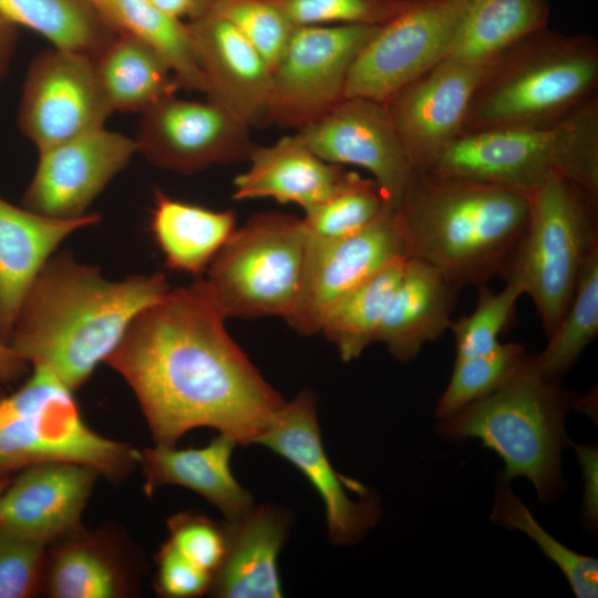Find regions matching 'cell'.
Listing matches in <instances>:
<instances>
[{
  "instance_id": "1",
  "label": "cell",
  "mask_w": 598,
  "mask_h": 598,
  "mask_svg": "<svg viewBox=\"0 0 598 598\" xmlns=\"http://www.w3.org/2000/svg\"><path fill=\"white\" fill-rule=\"evenodd\" d=\"M202 279L142 310L106 359L133 390L157 445L212 427L256 444L286 403L225 328Z\"/></svg>"
},
{
  "instance_id": "2",
  "label": "cell",
  "mask_w": 598,
  "mask_h": 598,
  "mask_svg": "<svg viewBox=\"0 0 598 598\" xmlns=\"http://www.w3.org/2000/svg\"><path fill=\"white\" fill-rule=\"evenodd\" d=\"M168 290L161 272L109 280L63 250L33 280L8 343L30 368L51 372L75 392L115 350L133 319Z\"/></svg>"
},
{
  "instance_id": "3",
  "label": "cell",
  "mask_w": 598,
  "mask_h": 598,
  "mask_svg": "<svg viewBox=\"0 0 598 598\" xmlns=\"http://www.w3.org/2000/svg\"><path fill=\"white\" fill-rule=\"evenodd\" d=\"M408 258L441 270L460 289L503 274L529 216L528 196L414 171L394 208Z\"/></svg>"
},
{
  "instance_id": "4",
  "label": "cell",
  "mask_w": 598,
  "mask_h": 598,
  "mask_svg": "<svg viewBox=\"0 0 598 598\" xmlns=\"http://www.w3.org/2000/svg\"><path fill=\"white\" fill-rule=\"evenodd\" d=\"M597 87L596 39L547 27L486 68L463 133L557 123L596 99Z\"/></svg>"
},
{
  "instance_id": "5",
  "label": "cell",
  "mask_w": 598,
  "mask_h": 598,
  "mask_svg": "<svg viewBox=\"0 0 598 598\" xmlns=\"http://www.w3.org/2000/svg\"><path fill=\"white\" fill-rule=\"evenodd\" d=\"M526 354L516 371L494 392L441 421L452 439L474 437L503 461L502 478H527L539 499L554 496L561 483V454L569 445L565 417L579 405Z\"/></svg>"
},
{
  "instance_id": "6",
  "label": "cell",
  "mask_w": 598,
  "mask_h": 598,
  "mask_svg": "<svg viewBox=\"0 0 598 598\" xmlns=\"http://www.w3.org/2000/svg\"><path fill=\"white\" fill-rule=\"evenodd\" d=\"M424 171L526 196L567 178L598 195V97L550 125L464 132Z\"/></svg>"
},
{
  "instance_id": "7",
  "label": "cell",
  "mask_w": 598,
  "mask_h": 598,
  "mask_svg": "<svg viewBox=\"0 0 598 598\" xmlns=\"http://www.w3.org/2000/svg\"><path fill=\"white\" fill-rule=\"evenodd\" d=\"M31 370L20 388L0 391V482L48 461L87 465L112 483L126 478L138 465L140 451L93 431L73 391L51 372Z\"/></svg>"
},
{
  "instance_id": "8",
  "label": "cell",
  "mask_w": 598,
  "mask_h": 598,
  "mask_svg": "<svg viewBox=\"0 0 598 598\" xmlns=\"http://www.w3.org/2000/svg\"><path fill=\"white\" fill-rule=\"evenodd\" d=\"M528 198V220L503 275L523 285L549 336L571 302L586 259L598 248V195L554 178Z\"/></svg>"
},
{
  "instance_id": "9",
  "label": "cell",
  "mask_w": 598,
  "mask_h": 598,
  "mask_svg": "<svg viewBox=\"0 0 598 598\" xmlns=\"http://www.w3.org/2000/svg\"><path fill=\"white\" fill-rule=\"evenodd\" d=\"M306 245L302 219L278 212L256 214L235 228L202 280L226 319L287 320L300 293Z\"/></svg>"
},
{
  "instance_id": "10",
  "label": "cell",
  "mask_w": 598,
  "mask_h": 598,
  "mask_svg": "<svg viewBox=\"0 0 598 598\" xmlns=\"http://www.w3.org/2000/svg\"><path fill=\"white\" fill-rule=\"evenodd\" d=\"M378 27H296L271 70L261 125L299 130L342 101L349 71Z\"/></svg>"
},
{
  "instance_id": "11",
  "label": "cell",
  "mask_w": 598,
  "mask_h": 598,
  "mask_svg": "<svg viewBox=\"0 0 598 598\" xmlns=\"http://www.w3.org/2000/svg\"><path fill=\"white\" fill-rule=\"evenodd\" d=\"M456 0H412L380 24L357 55L344 97L381 103L448 55L456 27Z\"/></svg>"
},
{
  "instance_id": "12",
  "label": "cell",
  "mask_w": 598,
  "mask_h": 598,
  "mask_svg": "<svg viewBox=\"0 0 598 598\" xmlns=\"http://www.w3.org/2000/svg\"><path fill=\"white\" fill-rule=\"evenodd\" d=\"M256 444L287 460L309 481L323 502L333 544L352 545L375 524L378 497L359 481L339 474L324 452L311 391L286 402Z\"/></svg>"
},
{
  "instance_id": "13",
  "label": "cell",
  "mask_w": 598,
  "mask_h": 598,
  "mask_svg": "<svg viewBox=\"0 0 598 598\" xmlns=\"http://www.w3.org/2000/svg\"><path fill=\"white\" fill-rule=\"evenodd\" d=\"M112 113L92 58L53 47L32 60L18 124L39 152L104 127Z\"/></svg>"
},
{
  "instance_id": "14",
  "label": "cell",
  "mask_w": 598,
  "mask_h": 598,
  "mask_svg": "<svg viewBox=\"0 0 598 598\" xmlns=\"http://www.w3.org/2000/svg\"><path fill=\"white\" fill-rule=\"evenodd\" d=\"M134 141L150 163L181 174L245 161L255 145L250 126L220 104L175 94L142 112Z\"/></svg>"
},
{
  "instance_id": "15",
  "label": "cell",
  "mask_w": 598,
  "mask_h": 598,
  "mask_svg": "<svg viewBox=\"0 0 598 598\" xmlns=\"http://www.w3.org/2000/svg\"><path fill=\"white\" fill-rule=\"evenodd\" d=\"M398 257L408 255L391 206L349 237L316 240L307 235L301 289L286 322L302 336L320 333L326 315L342 297Z\"/></svg>"
},
{
  "instance_id": "16",
  "label": "cell",
  "mask_w": 598,
  "mask_h": 598,
  "mask_svg": "<svg viewBox=\"0 0 598 598\" xmlns=\"http://www.w3.org/2000/svg\"><path fill=\"white\" fill-rule=\"evenodd\" d=\"M297 134L321 159L368 171L395 208L414 169L384 103L344 97Z\"/></svg>"
},
{
  "instance_id": "17",
  "label": "cell",
  "mask_w": 598,
  "mask_h": 598,
  "mask_svg": "<svg viewBox=\"0 0 598 598\" xmlns=\"http://www.w3.org/2000/svg\"><path fill=\"white\" fill-rule=\"evenodd\" d=\"M136 152L134 138L105 127L41 151L23 207L53 218L82 217Z\"/></svg>"
},
{
  "instance_id": "18",
  "label": "cell",
  "mask_w": 598,
  "mask_h": 598,
  "mask_svg": "<svg viewBox=\"0 0 598 598\" xmlns=\"http://www.w3.org/2000/svg\"><path fill=\"white\" fill-rule=\"evenodd\" d=\"M486 68L445 58L384 104L414 171H424L457 138Z\"/></svg>"
},
{
  "instance_id": "19",
  "label": "cell",
  "mask_w": 598,
  "mask_h": 598,
  "mask_svg": "<svg viewBox=\"0 0 598 598\" xmlns=\"http://www.w3.org/2000/svg\"><path fill=\"white\" fill-rule=\"evenodd\" d=\"M100 474L74 462L30 465L0 495V523L50 545L81 526V516Z\"/></svg>"
},
{
  "instance_id": "20",
  "label": "cell",
  "mask_w": 598,
  "mask_h": 598,
  "mask_svg": "<svg viewBox=\"0 0 598 598\" xmlns=\"http://www.w3.org/2000/svg\"><path fill=\"white\" fill-rule=\"evenodd\" d=\"M207 99L249 126L261 125L271 91V68L226 20L203 13L188 24Z\"/></svg>"
},
{
  "instance_id": "21",
  "label": "cell",
  "mask_w": 598,
  "mask_h": 598,
  "mask_svg": "<svg viewBox=\"0 0 598 598\" xmlns=\"http://www.w3.org/2000/svg\"><path fill=\"white\" fill-rule=\"evenodd\" d=\"M101 220L45 216L0 197V337L8 342L21 303L41 268L72 233Z\"/></svg>"
},
{
  "instance_id": "22",
  "label": "cell",
  "mask_w": 598,
  "mask_h": 598,
  "mask_svg": "<svg viewBox=\"0 0 598 598\" xmlns=\"http://www.w3.org/2000/svg\"><path fill=\"white\" fill-rule=\"evenodd\" d=\"M247 161V169L233 182L235 200L272 198L303 210L329 198L348 173L317 156L297 133L254 145Z\"/></svg>"
},
{
  "instance_id": "23",
  "label": "cell",
  "mask_w": 598,
  "mask_h": 598,
  "mask_svg": "<svg viewBox=\"0 0 598 598\" xmlns=\"http://www.w3.org/2000/svg\"><path fill=\"white\" fill-rule=\"evenodd\" d=\"M460 290L436 267L406 258L375 342L384 344L400 362L414 359L425 343L450 330Z\"/></svg>"
},
{
  "instance_id": "24",
  "label": "cell",
  "mask_w": 598,
  "mask_h": 598,
  "mask_svg": "<svg viewBox=\"0 0 598 598\" xmlns=\"http://www.w3.org/2000/svg\"><path fill=\"white\" fill-rule=\"evenodd\" d=\"M225 524L226 553L209 592L221 598L282 597L277 560L289 533V514L261 505Z\"/></svg>"
},
{
  "instance_id": "25",
  "label": "cell",
  "mask_w": 598,
  "mask_h": 598,
  "mask_svg": "<svg viewBox=\"0 0 598 598\" xmlns=\"http://www.w3.org/2000/svg\"><path fill=\"white\" fill-rule=\"evenodd\" d=\"M237 443L218 434L203 447L177 448L155 445L140 452L144 492L151 496L157 488L176 485L194 491L234 522L254 507L251 494L233 475L230 460Z\"/></svg>"
},
{
  "instance_id": "26",
  "label": "cell",
  "mask_w": 598,
  "mask_h": 598,
  "mask_svg": "<svg viewBox=\"0 0 598 598\" xmlns=\"http://www.w3.org/2000/svg\"><path fill=\"white\" fill-rule=\"evenodd\" d=\"M134 580L120 543L80 526L48 546L41 587L54 598H116L130 595Z\"/></svg>"
},
{
  "instance_id": "27",
  "label": "cell",
  "mask_w": 598,
  "mask_h": 598,
  "mask_svg": "<svg viewBox=\"0 0 598 598\" xmlns=\"http://www.w3.org/2000/svg\"><path fill=\"white\" fill-rule=\"evenodd\" d=\"M456 8L447 56L481 68L547 28L550 16L549 0H456Z\"/></svg>"
},
{
  "instance_id": "28",
  "label": "cell",
  "mask_w": 598,
  "mask_h": 598,
  "mask_svg": "<svg viewBox=\"0 0 598 598\" xmlns=\"http://www.w3.org/2000/svg\"><path fill=\"white\" fill-rule=\"evenodd\" d=\"M236 228L233 210H215L154 190L151 230L173 270L200 275Z\"/></svg>"
},
{
  "instance_id": "29",
  "label": "cell",
  "mask_w": 598,
  "mask_h": 598,
  "mask_svg": "<svg viewBox=\"0 0 598 598\" xmlns=\"http://www.w3.org/2000/svg\"><path fill=\"white\" fill-rule=\"evenodd\" d=\"M93 63L113 112L142 113L179 86L164 59L130 33L120 32Z\"/></svg>"
},
{
  "instance_id": "30",
  "label": "cell",
  "mask_w": 598,
  "mask_h": 598,
  "mask_svg": "<svg viewBox=\"0 0 598 598\" xmlns=\"http://www.w3.org/2000/svg\"><path fill=\"white\" fill-rule=\"evenodd\" d=\"M0 17L49 40L54 48L97 56L115 29L89 0H0Z\"/></svg>"
},
{
  "instance_id": "31",
  "label": "cell",
  "mask_w": 598,
  "mask_h": 598,
  "mask_svg": "<svg viewBox=\"0 0 598 598\" xmlns=\"http://www.w3.org/2000/svg\"><path fill=\"white\" fill-rule=\"evenodd\" d=\"M405 257H398L342 297L326 315L320 333L342 361L357 359L375 342L377 332L401 279Z\"/></svg>"
},
{
  "instance_id": "32",
  "label": "cell",
  "mask_w": 598,
  "mask_h": 598,
  "mask_svg": "<svg viewBox=\"0 0 598 598\" xmlns=\"http://www.w3.org/2000/svg\"><path fill=\"white\" fill-rule=\"evenodd\" d=\"M101 13L117 31L130 33L152 47L168 64L179 86L206 92L188 24L147 0H105Z\"/></svg>"
},
{
  "instance_id": "33",
  "label": "cell",
  "mask_w": 598,
  "mask_h": 598,
  "mask_svg": "<svg viewBox=\"0 0 598 598\" xmlns=\"http://www.w3.org/2000/svg\"><path fill=\"white\" fill-rule=\"evenodd\" d=\"M598 334V248L586 259L571 302L548 336L543 351L534 355L539 371L558 380Z\"/></svg>"
},
{
  "instance_id": "34",
  "label": "cell",
  "mask_w": 598,
  "mask_h": 598,
  "mask_svg": "<svg viewBox=\"0 0 598 598\" xmlns=\"http://www.w3.org/2000/svg\"><path fill=\"white\" fill-rule=\"evenodd\" d=\"M491 519L509 530H519L533 539L564 574L577 598L598 596V560L579 554L554 538L534 518L523 501L499 478Z\"/></svg>"
},
{
  "instance_id": "35",
  "label": "cell",
  "mask_w": 598,
  "mask_h": 598,
  "mask_svg": "<svg viewBox=\"0 0 598 598\" xmlns=\"http://www.w3.org/2000/svg\"><path fill=\"white\" fill-rule=\"evenodd\" d=\"M389 206L373 178L348 171L338 189L326 200L303 210L307 235L316 240H336L354 235Z\"/></svg>"
},
{
  "instance_id": "36",
  "label": "cell",
  "mask_w": 598,
  "mask_h": 598,
  "mask_svg": "<svg viewBox=\"0 0 598 598\" xmlns=\"http://www.w3.org/2000/svg\"><path fill=\"white\" fill-rule=\"evenodd\" d=\"M526 357L518 343H501L495 350L456 358L450 381L437 401L435 415L445 420L498 389Z\"/></svg>"
},
{
  "instance_id": "37",
  "label": "cell",
  "mask_w": 598,
  "mask_h": 598,
  "mask_svg": "<svg viewBox=\"0 0 598 598\" xmlns=\"http://www.w3.org/2000/svg\"><path fill=\"white\" fill-rule=\"evenodd\" d=\"M524 293L523 285L516 279H506V286L498 292L487 285L480 286L473 312L452 321L450 326L455 338L456 358L495 350L502 343L499 334L509 326L518 298Z\"/></svg>"
},
{
  "instance_id": "38",
  "label": "cell",
  "mask_w": 598,
  "mask_h": 598,
  "mask_svg": "<svg viewBox=\"0 0 598 598\" xmlns=\"http://www.w3.org/2000/svg\"><path fill=\"white\" fill-rule=\"evenodd\" d=\"M204 13L228 21L271 70L296 28L272 0H216Z\"/></svg>"
},
{
  "instance_id": "39",
  "label": "cell",
  "mask_w": 598,
  "mask_h": 598,
  "mask_svg": "<svg viewBox=\"0 0 598 598\" xmlns=\"http://www.w3.org/2000/svg\"><path fill=\"white\" fill-rule=\"evenodd\" d=\"M293 27L380 25L412 0H272Z\"/></svg>"
},
{
  "instance_id": "40",
  "label": "cell",
  "mask_w": 598,
  "mask_h": 598,
  "mask_svg": "<svg viewBox=\"0 0 598 598\" xmlns=\"http://www.w3.org/2000/svg\"><path fill=\"white\" fill-rule=\"evenodd\" d=\"M48 545L0 523V598L38 592Z\"/></svg>"
},
{
  "instance_id": "41",
  "label": "cell",
  "mask_w": 598,
  "mask_h": 598,
  "mask_svg": "<svg viewBox=\"0 0 598 598\" xmlns=\"http://www.w3.org/2000/svg\"><path fill=\"white\" fill-rule=\"evenodd\" d=\"M167 527V542L192 563L215 575L226 553V524L189 511L173 515Z\"/></svg>"
},
{
  "instance_id": "42",
  "label": "cell",
  "mask_w": 598,
  "mask_h": 598,
  "mask_svg": "<svg viewBox=\"0 0 598 598\" xmlns=\"http://www.w3.org/2000/svg\"><path fill=\"white\" fill-rule=\"evenodd\" d=\"M156 591L169 598H192L210 591L214 575L179 554L167 540L156 555Z\"/></svg>"
},
{
  "instance_id": "43",
  "label": "cell",
  "mask_w": 598,
  "mask_h": 598,
  "mask_svg": "<svg viewBox=\"0 0 598 598\" xmlns=\"http://www.w3.org/2000/svg\"><path fill=\"white\" fill-rule=\"evenodd\" d=\"M584 482L582 515L594 528L598 522V451L594 446L574 445Z\"/></svg>"
},
{
  "instance_id": "44",
  "label": "cell",
  "mask_w": 598,
  "mask_h": 598,
  "mask_svg": "<svg viewBox=\"0 0 598 598\" xmlns=\"http://www.w3.org/2000/svg\"><path fill=\"white\" fill-rule=\"evenodd\" d=\"M29 369V363L0 337V384L8 385L20 381Z\"/></svg>"
},
{
  "instance_id": "45",
  "label": "cell",
  "mask_w": 598,
  "mask_h": 598,
  "mask_svg": "<svg viewBox=\"0 0 598 598\" xmlns=\"http://www.w3.org/2000/svg\"><path fill=\"white\" fill-rule=\"evenodd\" d=\"M17 25L0 17V82L10 66L17 42Z\"/></svg>"
},
{
  "instance_id": "46",
  "label": "cell",
  "mask_w": 598,
  "mask_h": 598,
  "mask_svg": "<svg viewBox=\"0 0 598 598\" xmlns=\"http://www.w3.org/2000/svg\"><path fill=\"white\" fill-rule=\"evenodd\" d=\"M154 7L161 11L177 18L183 19L185 17L196 16V2L195 0H147Z\"/></svg>"
},
{
  "instance_id": "47",
  "label": "cell",
  "mask_w": 598,
  "mask_h": 598,
  "mask_svg": "<svg viewBox=\"0 0 598 598\" xmlns=\"http://www.w3.org/2000/svg\"><path fill=\"white\" fill-rule=\"evenodd\" d=\"M216 0H195L196 2V17L203 14Z\"/></svg>"
},
{
  "instance_id": "48",
  "label": "cell",
  "mask_w": 598,
  "mask_h": 598,
  "mask_svg": "<svg viewBox=\"0 0 598 598\" xmlns=\"http://www.w3.org/2000/svg\"><path fill=\"white\" fill-rule=\"evenodd\" d=\"M95 8L96 10L101 13V10H102V7L104 4V1L105 0H89ZM102 14V13H101Z\"/></svg>"
},
{
  "instance_id": "49",
  "label": "cell",
  "mask_w": 598,
  "mask_h": 598,
  "mask_svg": "<svg viewBox=\"0 0 598 598\" xmlns=\"http://www.w3.org/2000/svg\"><path fill=\"white\" fill-rule=\"evenodd\" d=\"M10 480H4V481L0 482V495L3 492V489L6 488V486L8 485V483L10 482Z\"/></svg>"
}]
</instances>
